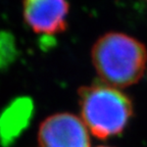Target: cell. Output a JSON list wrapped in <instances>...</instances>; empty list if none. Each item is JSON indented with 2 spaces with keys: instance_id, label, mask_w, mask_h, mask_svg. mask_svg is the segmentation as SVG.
Returning <instances> with one entry per match:
<instances>
[{
  "instance_id": "6da1fadb",
  "label": "cell",
  "mask_w": 147,
  "mask_h": 147,
  "mask_svg": "<svg viewBox=\"0 0 147 147\" xmlns=\"http://www.w3.org/2000/svg\"><path fill=\"white\" fill-rule=\"evenodd\" d=\"M92 60L100 78L108 85L126 87L142 77L147 53L144 46L132 37L109 33L94 45Z\"/></svg>"
},
{
  "instance_id": "7a4b0ae2",
  "label": "cell",
  "mask_w": 147,
  "mask_h": 147,
  "mask_svg": "<svg viewBox=\"0 0 147 147\" xmlns=\"http://www.w3.org/2000/svg\"><path fill=\"white\" fill-rule=\"evenodd\" d=\"M82 121L100 139L119 134L133 113L129 97L109 85H94L80 91Z\"/></svg>"
},
{
  "instance_id": "3957f363",
  "label": "cell",
  "mask_w": 147,
  "mask_h": 147,
  "mask_svg": "<svg viewBox=\"0 0 147 147\" xmlns=\"http://www.w3.org/2000/svg\"><path fill=\"white\" fill-rule=\"evenodd\" d=\"M38 142L39 147H90L88 128L71 113L47 117L40 126Z\"/></svg>"
},
{
  "instance_id": "277c9868",
  "label": "cell",
  "mask_w": 147,
  "mask_h": 147,
  "mask_svg": "<svg viewBox=\"0 0 147 147\" xmlns=\"http://www.w3.org/2000/svg\"><path fill=\"white\" fill-rule=\"evenodd\" d=\"M69 5L67 0H25V21L35 33L55 34L65 29Z\"/></svg>"
},
{
  "instance_id": "5b68a950",
  "label": "cell",
  "mask_w": 147,
  "mask_h": 147,
  "mask_svg": "<svg viewBox=\"0 0 147 147\" xmlns=\"http://www.w3.org/2000/svg\"><path fill=\"white\" fill-rule=\"evenodd\" d=\"M33 102L30 98L14 99L0 115V141L8 145L27 128L33 115Z\"/></svg>"
},
{
  "instance_id": "8992f818",
  "label": "cell",
  "mask_w": 147,
  "mask_h": 147,
  "mask_svg": "<svg viewBox=\"0 0 147 147\" xmlns=\"http://www.w3.org/2000/svg\"><path fill=\"white\" fill-rule=\"evenodd\" d=\"M16 57L14 38L7 32H0V69H4Z\"/></svg>"
},
{
  "instance_id": "52a82bcc",
  "label": "cell",
  "mask_w": 147,
  "mask_h": 147,
  "mask_svg": "<svg viewBox=\"0 0 147 147\" xmlns=\"http://www.w3.org/2000/svg\"><path fill=\"white\" fill-rule=\"evenodd\" d=\"M100 147H107V146H100Z\"/></svg>"
}]
</instances>
